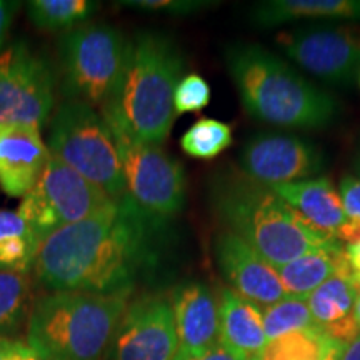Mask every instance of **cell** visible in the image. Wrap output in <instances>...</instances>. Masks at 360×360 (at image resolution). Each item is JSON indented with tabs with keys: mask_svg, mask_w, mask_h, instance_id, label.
Listing matches in <instances>:
<instances>
[{
	"mask_svg": "<svg viewBox=\"0 0 360 360\" xmlns=\"http://www.w3.org/2000/svg\"><path fill=\"white\" fill-rule=\"evenodd\" d=\"M119 6L142 12H159L169 13V15H191V13L200 12L204 8H210L215 4L204 2V0H125V2H119Z\"/></svg>",
	"mask_w": 360,
	"mask_h": 360,
	"instance_id": "cell-29",
	"label": "cell"
},
{
	"mask_svg": "<svg viewBox=\"0 0 360 360\" xmlns=\"http://www.w3.org/2000/svg\"><path fill=\"white\" fill-rule=\"evenodd\" d=\"M49 150L114 200L125 197V179L119 148L101 110L84 102L64 101L53 112Z\"/></svg>",
	"mask_w": 360,
	"mask_h": 360,
	"instance_id": "cell-7",
	"label": "cell"
},
{
	"mask_svg": "<svg viewBox=\"0 0 360 360\" xmlns=\"http://www.w3.org/2000/svg\"><path fill=\"white\" fill-rule=\"evenodd\" d=\"M57 72L47 57L17 40L0 52V124L42 129L56 105Z\"/></svg>",
	"mask_w": 360,
	"mask_h": 360,
	"instance_id": "cell-9",
	"label": "cell"
},
{
	"mask_svg": "<svg viewBox=\"0 0 360 360\" xmlns=\"http://www.w3.org/2000/svg\"><path fill=\"white\" fill-rule=\"evenodd\" d=\"M179 350L172 300L143 294L130 300L109 349V360H174Z\"/></svg>",
	"mask_w": 360,
	"mask_h": 360,
	"instance_id": "cell-12",
	"label": "cell"
},
{
	"mask_svg": "<svg viewBox=\"0 0 360 360\" xmlns=\"http://www.w3.org/2000/svg\"><path fill=\"white\" fill-rule=\"evenodd\" d=\"M210 85L197 74L184 75L174 96L175 114H191L205 109L210 102Z\"/></svg>",
	"mask_w": 360,
	"mask_h": 360,
	"instance_id": "cell-28",
	"label": "cell"
},
{
	"mask_svg": "<svg viewBox=\"0 0 360 360\" xmlns=\"http://www.w3.org/2000/svg\"><path fill=\"white\" fill-rule=\"evenodd\" d=\"M0 360H42L24 342L0 337Z\"/></svg>",
	"mask_w": 360,
	"mask_h": 360,
	"instance_id": "cell-31",
	"label": "cell"
},
{
	"mask_svg": "<svg viewBox=\"0 0 360 360\" xmlns=\"http://www.w3.org/2000/svg\"><path fill=\"white\" fill-rule=\"evenodd\" d=\"M170 300L179 339L175 359L191 357L217 344L219 300L205 283H180L174 289Z\"/></svg>",
	"mask_w": 360,
	"mask_h": 360,
	"instance_id": "cell-16",
	"label": "cell"
},
{
	"mask_svg": "<svg viewBox=\"0 0 360 360\" xmlns=\"http://www.w3.org/2000/svg\"><path fill=\"white\" fill-rule=\"evenodd\" d=\"M339 195L347 219L360 222V177L344 175L340 180Z\"/></svg>",
	"mask_w": 360,
	"mask_h": 360,
	"instance_id": "cell-30",
	"label": "cell"
},
{
	"mask_svg": "<svg viewBox=\"0 0 360 360\" xmlns=\"http://www.w3.org/2000/svg\"><path fill=\"white\" fill-rule=\"evenodd\" d=\"M360 294L352 274H337L315 289L307 299V305L317 327L326 328L354 315L355 302Z\"/></svg>",
	"mask_w": 360,
	"mask_h": 360,
	"instance_id": "cell-22",
	"label": "cell"
},
{
	"mask_svg": "<svg viewBox=\"0 0 360 360\" xmlns=\"http://www.w3.org/2000/svg\"><path fill=\"white\" fill-rule=\"evenodd\" d=\"M217 344L238 360H254L267 344L262 310L232 289L220 292Z\"/></svg>",
	"mask_w": 360,
	"mask_h": 360,
	"instance_id": "cell-17",
	"label": "cell"
},
{
	"mask_svg": "<svg viewBox=\"0 0 360 360\" xmlns=\"http://www.w3.org/2000/svg\"><path fill=\"white\" fill-rule=\"evenodd\" d=\"M340 360H360V335L344 349Z\"/></svg>",
	"mask_w": 360,
	"mask_h": 360,
	"instance_id": "cell-35",
	"label": "cell"
},
{
	"mask_svg": "<svg viewBox=\"0 0 360 360\" xmlns=\"http://www.w3.org/2000/svg\"><path fill=\"white\" fill-rule=\"evenodd\" d=\"M40 249L39 238L17 212L0 210V270L29 274Z\"/></svg>",
	"mask_w": 360,
	"mask_h": 360,
	"instance_id": "cell-21",
	"label": "cell"
},
{
	"mask_svg": "<svg viewBox=\"0 0 360 360\" xmlns=\"http://www.w3.org/2000/svg\"><path fill=\"white\" fill-rule=\"evenodd\" d=\"M112 202L109 193L51 155L39 182L22 197L17 214L42 244L58 229L82 222Z\"/></svg>",
	"mask_w": 360,
	"mask_h": 360,
	"instance_id": "cell-8",
	"label": "cell"
},
{
	"mask_svg": "<svg viewBox=\"0 0 360 360\" xmlns=\"http://www.w3.org/2000/svg\"><path fill=\"white\" fill-rule=\"evenodd\" d=\"M323 165L321 148L290 134L260 132L240 152V172L269 187L309 180L321 174Z\"/></svg>",
	"mask_w": 360,
	"mask_h": 360,
	"instance_id": "cell-13",
	"label": "cell"
},
{
	"mask_svg": "<svg viewBox=\"0 0 360 360\" xmlns=\"http://www.w3.org/2000/svg\"><path fill=\"white\" fill-rule=\"evenodd\" d=\"M252 24L274 29L300 20H360V0H267L250 8Z\"/></svg>",
	"mask_w": 360,
	"mask_h": 360,
	"instance_id": "cell-19",
	"label": "cell"
},
{
	"mask_svg": "<svg viewBox=\"0 0 360 360\" xmlns=\"http://www.w3.org/2000/svg\"><path fill=\"white\" fill-rule=\"evenodd\" d=\"M174 360H238L233 357V355L229 352L227 349H224L222 345L214 344L212 347L204 350V352L191 355V357L186 359H174Z\"/></svg>",
	"mask_w": 360,
	"mask_h": 360,
	"instance_id": "cell-33",
	"label": "cell"
},
{
	"mask_svg": "<svg viewBox=\"0 0 360 360\" xmlns=\"http://www.w3.org/2000/svg\"><path fill=\"white\" fill-rule=\"evenodd\" d=\"M225 67L244 109L260 122L290 130H322L339 115V102L330 92L262 45H229Z\"/></svg>",
	"mask_w": 360,
	"mask_h": 360,
	"instance_id": "cell-3",
	"label": "cell"
},
{
	"mask_svg": "<svg viewBox=\"0 0 360 360\" xmlns=\"http://www.w3.org/2000/svg\"><path fill=\"white\" fill-rule=\"evenodd\" d=\"M214 252L232 290L245 300L269 307L287 297L276 267L233 232H220Z\"/></svg>",
	"mask_w": 360,
	"mask_h": 360,
	"instance_id": "cell-14",
	"label": "cell"
},
{
	"mask_svg": "<svg viewBox=\"0 0 360 360\" xmlns=\"http://www.w3.org/2000/svg\"><path fill=\"white\" fill-rule=\"evenodd\" d=\"M344 349H345V347H340V349H337L335 352H332L330 355H328L327 360H340V357H342V352H344Z\"/></svg>",
	"mask_w": 360,
	"mask_h": 360,
	"instance_id": "cell-37",
	"label": "cell"
},
{
	"mask_svg": "<svg viewBox=\"0 0 360 360\" xmlns=\"http://www.w3.org/2000/svg\"><path fill=\"white\" fill-rule=\"evenodd\" d=\"M272 191L310 225L332 237L337 236L347 220L339 192L327 177L282 184L274 186Z\"/></svg>",
	"mask_w": 360,
	"mask_h": 360,
	"instance_id": "cell-18",
	"label": "cell"
},
{
	"mask_svg": "<svg viewBox=\"0 0 360 360\" xmlns=\"http://www.w3.org/2000/svg\"><path fill=\"white\" fill-rule=\"evenodd\" d=\"M359 84H360V72H359Z\"/></svg>",
	"mask_w": 360,
	"mask_h": 360,
	"instance_id": "cell-39",
	"label": "cell"
},
{
	"mask_svg": "<svg viewBox=\"0 0 360 360\" xmlns=\"http://www.w3.org/2000/svg\"><path fill=\"white\" fill-rule=\"evenodd\" d=\"M19 8L20 2L0 0V52L4 51V45H6L8 37V30H11L13 19H15Z\"/></svg>",
	"mask_w": 360,
	"mask_h": 360,
	"instance_id": "cell-32",
	"label": "cell"
},
{
	"mask_svg": "<svg viewBox=\"0 0 360 360\" xmlns=\"http://www.w3.org/2000/svg\"><path fill=\"white\" fill-rule=\"evenodd\" d=\"M34 304L32 277L0 270V337L15 332L30 317Z\"/></svg>",
	"mask_w": 360,
	"mask_h": 360,
	"instance_id": "cell-25",
	"label": "cell"
},
{
	"mask_svg": "<svg viewBox=\"0 0 360 360\" xmlns=\"http://www.w3.org/2000/svg\"><path fill=\"white\" fill-rule=\"evenodd\" d=\"M231 146V125L215 119H199L180 139L182 150L193 159H214Z\"/></svg>",
	"mask_w": 360,
	"mask_h": 360,
	"instance_id": "cell-26",
	"label": "cell"
},
{
	"mask_svg": "<svg viewBox=\"0 0 360 360\" xmlns=\"http://www.w3.org/2000/svg\"><path fill=\"white\" fill-rule=\"evenodd\" d=\"M164 222L125 195L45 238L32 269L35 278L51 292H134L142 270L159 260L155 238Z\"/></svg>",
	"mask_w": 360,
	"mask_h": 360,
	"instance_id": "cell-1",
	"label": "cell"
},
{
	"mask_svg": "<svg viewBox=\"0 0 360 360\" xmlns=\"http://www.w3.org/2000/svg\"><path fill=\"white\" fill-rule=\"evenodd\" d=\"M110 129L122 160L125 195L152 217L160 220L175 217L186 204V172L182 164L159 146L135 142L120 130Z\"/></svg>",
	"mask_w": 360,
	"mask_h": 360,
	"instance_id": "cell-10",
	"label": "cell"
},
{
	"mask_svg": "<svg viewBox=\"0 0 360 360\" xmlns=\"http://www.w3.org/2000/svg\"><path fill=\"white\" fill-rule=\"evenodd\" d=\"M130 297L132 292H49L35 299L27 345L42 360H103Z\"/></svg>",
	"mask_w": 360,
	"mask_h": 360,
	"instance_id": "cell-5",
	"label": "cell"
},
{
	"mask_svg": "<svg viewBox=\"0 0 360 360\" xmlns=\"http://www.w3.org/2000/svg\"><path fill=\"white\" fill-rule=\"evenodd\" d=\"M278 49L294 64L332 85H350L360 72V27L319 24L283 30Z\"/></svg>",
	"mask_w": 360,
	"mask_h": 360,
	"instance_id": "cell-11",
	"label": "cell"
},
{
	"mask_svg": "<svg viewBox=\"0 0 360 360\" xmlns=\"http://www.w3.org/2000/svg\"><path fill=\"white\" fill-rule=\"evenodd\" d=\"M262 319L267 342L294 330L319 328L310 314L307 300L295 299V297H285L281 302L265 307L262 310Z\"/></svg>",
	"mask_w": 360,
	"mask_h": 360,
	"instance_id": "cell-27",
	"label": "cell"
},
{
	"mask_svg": "<svg viewBox=\"0 0 360 360\" xmlns=\"http://www.w3.org/2000/svg\"><path fill=\"white\" fill-rule=\"evenodd\" d=\"M340 347L321 328H302L269 340L254 360H327Z\"/></svg>",
	"mask_w": 360,
	"mask_h": 360,
	"instance_id": "cell-23",
	"label": "cell"
},
{
	"mask_svg": "<svg viewBox=\"0 0 360 360\" xmlns=\"http://www.w3.org/2000/svg\"><path fill=\"white\" fill-rule=\"evenodd\" d=\"M355 170H357V174H359V177H360V152H359L357 162H355Z\"/></svg>",
	"mask_w": 360,
	"mask_h": 360,
	"instance_id": "cell-38",
	"label": "cell"
},
{
	"mask_svg": "<svg viewBox=\"0 0 360 360\" xmlns=\"http://www.w3.org/2000/svg\"><path fill=\"white\" fill-rule=\"evenodd\" d=\"M354 315H355V322H357V326H359V330H360V294H359V297H357V302H355Z\"/></svg>",
	"mask_w": 360,
	"mask_h": 360,
	"instance_id": "cell-36",
	"label": "cell"
},
{
	"mask_svg": "<svg viewBox=\"0 0 360 360\" xmlns=\"http://www.w3.org/2000/svg\"><path fill=\"white\" fill-rule=\"evenodd\" d=\"M101 7L90 0H32L27 2V13L32 24L45 32L74 29L89 22Z\"/></svg>",
	"mask_w": 360,
	"mask_h": 360,
	"instance_id": "cell-24",
	"label": "cell"
},
{
	"mask_svg": "<svg viewBox=\"0 0 360 360\" xmlns=\"http://www.w3.org/2000/svg\"><path fill=\"white\" fill-rule=\"evenodd\" d=\"M345 257H347L349 269L350 274H352L355 285H357L360 290V242L359 244L345 247Z\"/></svg>",
	"mask_w": 360,
	"mask_h": 360,
	"instance_id": "cell-34",
	"label": "cell"
},
{
	"mask_svg": "<svg viewBox=\"0 0 360 360\" xmlns=\"http://www.w3.org/2000/svg\"><path fill=\"white\" fill-rule=\"evenodd\" d=\"M129 39L109 24L85 22L58 39L60 90L67 101L102 110L114 97L125 62Z\"/></svg>",
	"mask_w": 360,
	"mask_h": 360,
	"instance_id": "cell-6",
	"label": "cell"
},
{
	"mask_svg": "<svg viewBox=\"0 0 360 360\" xmlns=\"http://www.w3.org/2000/svg\"><path fill=\"white\" fill-rule=\"evenodd\" d=\"M51 150L32 125L0 124V191L24 197L39 182Z\"/></svg>",
	"mask_w": 360,
	"mask_h": 360,
	"instance_id": "cell-15",
	"label": "cell"
},
{
	"mask_svg": "<svg viewBox=\"0 0 360 360\" xmlns=\"http://www.w3.org/2000/svg\"><path fill=\"white\" fill-rule=\"evenodd\" d=\"M287 297L307 299L315 289L337 274L350 272L345 249L317 250L276 267Z\"/></svg>",
	"mask_w": 360,
	"mask_h": 360,
	"instance_id": "cell-20",
	"label": "cell"
},
{
	"mask_svg": "<svg viewBox=\"0 0 360 360\" xmlns=\"http://www.w3.org/2000/svg\"><path fill=\"white\" fill-rule=\"evenodd\" d=\"M184 57L169 35L143 30L129 39L125 69L112 101L101 110L110 127L148 146H162L175 119L174 96Z\"/></svg>",
	"mask_w": 360,
	"mask_h": 360,
	"instance_id": "cell-4",
	"label": "cell"
},
{
	"mask_svg": "<svg viewBox=\"0 0 360 360\" xmlns=\"http://www.w3.org/2000/svg\"><path fill=\"white\" fill-rule=\"evenodd\" d=\"M217 217L274 267L317 250L342 249L335 237L310 225L272 187L242 172H222L210 184Z\"/></svg>",
	"mask_w": 360,
	"mask_h": 360,
	"instance_id": "cell-2",
	"label": "cell"
}]
</instances>
